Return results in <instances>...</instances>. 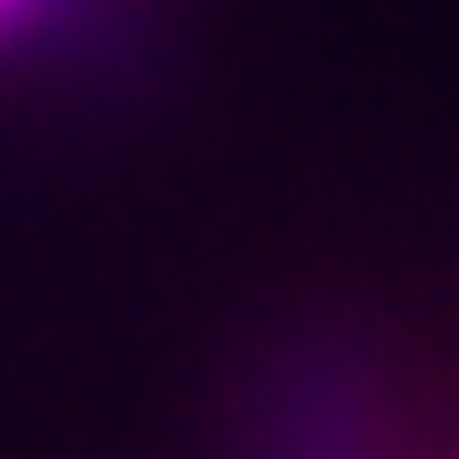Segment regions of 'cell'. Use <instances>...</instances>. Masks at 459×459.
<instances>
[{
  "label": "cell",
  "instance_id": "6da1fadb",
  "mask_svg": "<svg viewBox=\"0 0 459 459\" xmlns=\"http://www.w3.org/2000/svg\"><path fill=\"white\" fill-rule=\"evenodd\" d=\"M51 9H60V0H0V34H17V26H43Z\"/></svg>",
  "mask_w": 459,
  "mask_h": 459
}]
</instances>
